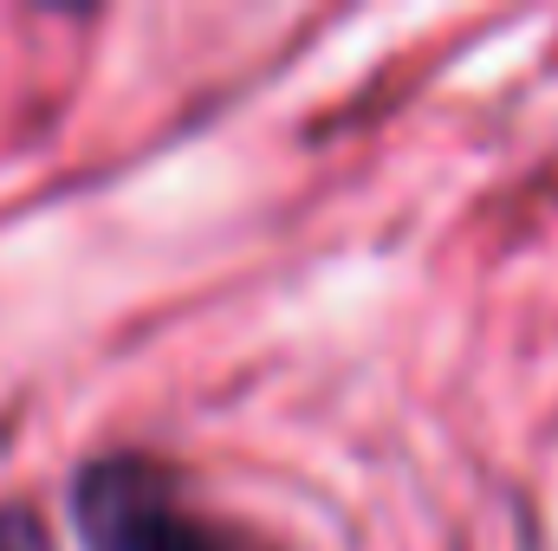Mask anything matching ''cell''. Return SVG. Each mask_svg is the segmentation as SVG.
I'll use <instances>...</instances> for the list:
<instances>
[{
  "instance_id": "6da1fadb",
  "label": "cell",
  "mask_w": 558,
  "mask_h": 551,
  "mask_svg": "<svg viewBox=\"0 0 558 551\" xmlns=\"http://www.w3.org/2000/svg\"><path fill=\"white\" fill-rule=\"evenodd\" d=\"M72 526L85 551H260L247 532L208 519L162 461L98 454L72 480Z\"/></svg>"
},
{
  "instance_id": "7a4b0ae2",
  "label": "cell",
  "mask_w": 558,
  "mask_h": 551,
  "mask_svg": "<svg viewBox=\"0 0 558 551\" xmlns=\"http://www.w3.org/2000/svg\"><path fill=\"white\" fill-rule=\"evenodd\" d=\"M0 551H52V539L26 506H0Z\"/></svg>"
}]
</instances>
